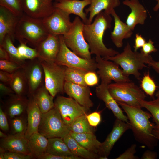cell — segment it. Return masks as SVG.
I'll list each match as a JSON object with an SVG mask.
<instances>
[{"label": "cell", "instance_id": "obj_25", "mask_svg": "<svg viewBox=\"0 0 159 159\" xmlns=\"http://www.w3.org/2000/svg\"><path fill=\"white\" fill-rule=\"evenodd\" d=\"M120 4V0H91L90 6L85 9L86 13H90L88 24H91L94 17L103 10L110 15L111 11Z\"/></svg>", "mask_w": 159, "mask_h": 159}, {"label": "cell", "instance_id": "obj_45", "mask_svg": "<svg viewBox=\"0 0 159 159\" xmlns=\"http://www.w3.org/2000/svg\"><path fill=\"white\" fill-rule=\"evenodd\" d=\"M4 159H29L33 157L9 151L3 152Z\"/></svg>", "mask_w": 159, "mask_h": 159}, {"label": "cell", "instance_id": "obj_4", "mask_svg": "<svg viewBox=\"0 0 159 159\" xmlns=\"http://www.w3.org/2000/svg\"><path fill=\"white\" fill-rule=\"evenodd\" d=\"M103 58L115 62L121 67L126 75H133L138 80H140L141 75L139 71L146 67L145 64H148L153 59L150 54L147 55L141 52L133 51L129 43L121 53Z\"/></svg>", "mask_w": 159, "mask_h": 159}, {"label": "cell", "instance_id": "obj_32", "mask_svg": "<svg viewBox=\"0 0 159 159\" xmlns=\"http://www.w3.org/2000/svg\"><path fill=\"white\" fill-rule=\"evenodd\" d=\"M13 41L10 36L7 35L0 45H1L7 52L10 57L9 60L20 65L23 68L26 63L25 60L20 55L17 48L13 44Z\"/></svg>", "mask_w": 159, "mask_h": 159}, {"label": "cell", "instance_id": "obj_30", "mask_svg": "<svg viewBox=\"0 0 159 159\" xmlns=\"http://www.w3.org/2000/svg\"><path fill=\"white\" fill-rule=\"evenodd\" d=\"M48 139V143L46 152L59 156L74 155L62 138L55 137Z\"/></svg>", "mask_w": 159, "mask_h": 159}, {"label": "cell", "instance_id": "obj_54", "mask_svg": "<svg viewBox=\"0 0 159 159\" xmlns=\"http://www.w3.org/2000/svg\"><path fill=\"white\" fill-rule=\"evenodd\" d=\"M148 64L159 74V61H156L153 59Z\"/></svg>", "mask_w": 159, "mask_h": 159}, {"label": "cell", "instance_id": "obj_7", "mask_svg": "<svg viewBox=\"0 0 159 159\" xmlns=\"http://www.w3.org/2000/svg\"><path fill=\"white\" fill-rule=\"evenodd\" d=\"M70 132L69 127L55 107L47 112L42 114L38 132L47 138L57 137L63 139Z\"/></svg>", "mask_w": 159, "mask_h": 159}, {"label": "cell", "instance_id": "obj_39", "mask_svg": "<svg viewBox=\"0 0 159 159\" xmlns=\"http://www.w3.org/2000/svg\"><path fill=\"white\" fill-rule=\"evenodd\" d=\"M20 45L17 47L19 53L24 60H30L38 58V54L36 49L32 48L28 46L26 44L20 42Z\"/></svg>", "mask_w": 159, "mask_h": 159}, {"label": "cell", "instance_id": "obj_18", "mask_svg": "<svg viewBox=\"0 0 159 159\" xmlns=\"http://www.w3.org/2000/svg\"><path fill=\"white\" fill-rule=\"evenodd\" d=\"M64 91L81 105L89 108L93 106V103L90 98L91 92L89 86L65 82Z\"/></svg>", "mask_w": 159, "mask_h": 159}, {"label": "cell", "instance_id": "obj_28", "mask_svg": "<svg viewBox=\"0 0 159 159\" xmlns=\"http://www.w3.org/2000/svg\"><path fill=\"white\" fill-rule=\"evenodd\" d=\"M33 98L42 113H46L54 107V97L49 93L44 85L33 94Z\"/></svg>", "mask_w": 159, "mask_h": 159}, {"label": "cell", "instance_id": "obj_12", "mask_svg": "<svg viewBox=\"0 0 159 159\" xmlns=\"http://www.w3.org/2000/svg\"><path fill=\"white\" fill-rule=\"evenodd\" d=\"M70 15L60 9L55 8L51 14L42 19L49 34L59 36L64 35L68 32L72 24Z\"/></svg>", "mask_w": 159, "mask_h": 159}, {"label": "cell", "instance_id": "obj_27", "mask_svg": "<svg viewBox=\"0 0 159 159\" xmlns=\"http://www.w3.org/2000/svg\"><path fill=\"white\" fill-rule=\"evenodd\" d=\"M48 139L39 132L32 134L28 138V145L32 157L37 158L46 152Z\"/></svg>", "mask_w": 159, "mask_h": 159}, {"label": "cell", "instance_id": "obj_8", "mask_svg": "<svg viewBox=\"0 0 159 159\" xmlns=\"http://www.w3.org/2000/svg\"><path fill=\"white\" fill-rule=\"evenodd\" d=\"M60 48L55 63L62 66L80 69L87 72H95L97 69L95 61L88 60L77 55L65 44L63 35H59Z\"/></svg>", "mask_w": 159, "mask_h": 159}, {"label": "cell", "instance_id": "obj_14", "mask_svg": "<svg viewBox=\"0 0 159 159\" xmlns=\"http://www.w3.org/2000/svg\"><path fill=\"white\" fill-rule=\"evenodd\" d=\"M60 44L59 35L49 34L35 48L38 58L41 61L55 62L60 49Z\"/></svg>", "mask_w": 159, "mask_h": 159}, {"label": "cell", "instance_id": "obj_31", "mask_svg": "<svg viewBox=\"0 0 159 159\" xmlns=\"http://www.w3.org/2000/svg\"><path fill=\"white\" fill-rule=\"evenodd\" d=\"M10 87L16 94L21 96L26 88H28L26 76L23 68L19 69L12 74V79L9 84Z\"/></svg>", "mask_w": 159, "mask_h": 159}, {"label": "cell", "instance_id": "obj_36", "mask_svg": "<svg viewBox=\"0 0 159 159\" xmlns=\"http://www.w3.org/2000/svg\"><path fill=\"white\" fill-rule=\"evenodd\" d=\"M19 97L13 100L10 102L8 108V113L10 117L13 118L15 116L19 115L23 112L26 104L25 100L20 97Z\"/></svg>", "mask_w": 159, "mask_h": 159}, {"label": "cell", "instance_id": "obj_49", "mask_svg": "<svg viewBox=\"0 0 159 159\" xmlns=\"http://www.w3.org/2000/svg\"><path fill=\"white\" fill-rule=\"evenodd\" d=\"M146 42L145 39L139 33H137L135 35L134 45L133 47L134 51H137L139 48L142 47Z\"/></svg>", "mask_w": 159, "mask_h": 159}, {"label": "cell", "instance_id": "obj_42", "mask_svg": "<svg viewBox=\"0 0 159 159\" xmlns=\"http://www.w3.org/2000/svg\"><path fill=\"white\" fill-rule=\"evenodd\" d=\"M85 82L89 86H95L99 82L98 77L95 72L89 71L85 73L84 77Z\"/></svg>", "mask_w": 159, "mask_h": 159}, {"label": "cell", "instance_id": "obj_15", "mask_svg": "<svg viewBox=\"0 0 159 159\" xmlns=\"http://www.w3.org/2000/svg\"><path fill=\"white\" fill-rule=\"evenodd\" d=\"M53 0H22L24 13L32 17L43 19L54 11Z\"/></svg>", "mask_w": 159, "mask_h": 159}, {"label": "cell", "instance_id": "obj_47", "mask_svg": "<svg viewBox=\"0 0 159 159\" xmlns=\"http://www.w3.org/2000/svg\"><path fill=\"white\" fill-rule=\"evenodd\" d=\"M157 51V49L154 45L153 42L151 39H149L148 42L145 43L141 49V52L147 55Z\"/></svg>", "mask_w": 159, "mask_h": 159}, {"label": "cell", "instance_id": "obj_48", "mask_svg": "<svg viewBox=\"0 0 159 159\" xmlns=\"http://www.w3.org/2000/svg\"><path fill=\"white\" fill-rule=\"evenodd\" d=\"M0 127L4 131H7L9 129L6 115L1 108H0Z\"/></svg>", "mask_w": 159, "mask_h": 159}, {"label": "cell", "instance_id": "obj_22", "mask_svg": "<svg viewBox=\"0 0 159 159\" xmlns=\"http://www.w3.org/2000/svg\"><path fill=\"white\" fill-rule=\"evenodd\" d=\"M123 4L131 9V12L128 16L126 22L132 31L138 24H144L147 17V11L138 0H125Z\"/></svg>", "mask_w": 159, "mask_h": 159}, {"label": "cell", "instance_id": "obj_51", "mask_svg": "<svg viewBox=\"0 0 159 159\" xmlns=\"http://www.w3.org/2000/svg\"><path fill=\"white\" fill-rule=\"evenodd\" d=\"M157 153L152 150H146L141 158V159H155L157 158Z\"/></svg>", "mask_w": 159, "mask_h": 159}, {"label": "cell", "instance_id": "obj_17", "mask_svg": "<svg viewBox=\"0 0 159 159\" xmlns=\"http://www.w3.org/2000/svg\"><path fill=\"white\" fill-rule=\"evenodd\" d=\"M20 17L0 6V44L7 35L14 41L16 28Z\"/></svg>", "mask_w": 159, "mask_h": 159}, {"label": "cell", "instance_id": "obj_5", "mask_svg": "<svg viewBox=\"0 0 159 159\" xmlns=\"http://www.w3.org/2000/svg\"><path fill=\"white\" fill-rule=\"evenodd\" d=\"M108 88L110 94L117 102L142 108L141 102L145 100L146 96L134 82L131 81L110 83Z\"/></svg>", "mask_w": 159, "mask_h": 159}, {"label": "cell", "instance_id": "obj_33", "mask_svg": "<svg viewBox=\"0 0 159 159\" xmlns=\"http://www.w3.org/2000/svg\"><path fill=\"white\" fill-rule=\"evenodd\" d=\"M155 96V98L152 100H143L141 104L142 107L146 109L151 115L154 128L159 129V90L156 92Z\"/></svg>", "mask_w": 159, "mask_h": 159}, {"label": "cell", "instance_id": "obj_56", "mask_svg": "<svg viewBox=\"0 0 159 159\" xmlns=\"http://www.w3.org/2000/svg\"><path fill=\"white\" fill-rule=\"evenodd\" d=\"M157 3L153 9L154 11H157L159 9V0H156Z\"/></svg>", "mask_w": 159, "mask_h": 159}, {"label": "cell", "instance_id": "obj_40", "mask_svg": "<svg viewBox=\"0 0 159 159\" xmlns=\"http://www.w3.org/2000/svg\"><path fill=\"white\" fill-rule=\"evenodd\" d=\"M23 67L17 63L10 60H0V69L10 73L12 74Z\"/></svg>", "mask_w": 159, "mask_h": 159}, {"label": "cell", "instance_id": "obj_34", "mask_svg": "<svg viewBox=\"0 0 159 159\" xmlns=\"http://www.w3.org/2000/svg\"><path fill=\"white\" fill-rule=\"evenodd\" d=\"M86 115L80 116L73 122L69 127L70 131L77 133H94L95 129L89 124Z\"/></svg>", "mask_w": 159, "mask_h": 159}, {"label": "cell", "instance_id": "obj_19", "mask_svg": "<svg viewBox=\"0 0 159 159\" xmlns=\"http://www.w3.org/2000/svg\"><path fill=\"white\" fill-rule=\"evenodd\" d=\"M108 85L101 82V84L96 87L97 97L104 102L106 107L111 110L116 119L129 122L127 116L124 114L117 102L109 92L108 88Z\"/></svg>", "mask_w": 159, "mask_h": 159}, {"label": "cell", "instance_id": "obj_29", "mask_svg": "<svg viewBox=\"0 0 159 159\" xmlns=\"http://www.w3.org/2000/svg\"><path fill=\"white\" fill-rule=\"evenodd\" d=\"M69 150L73 154L82 159L98 158L100 156L92 153L83 147L69 134L63 139Z\"/></svg>", "mask_w": 159, "mask_h": 159}, {"label": "cell", "instance_id": "obj_6", "mask_svg": "<svg viewBox=\"0 0 159 159\" xmlns=\"http://www.w3.org/2000/svg\"><path fill=\"white\" fill-rule=\"evenodd\" d=\"M84 23L78 16L72 22L69 31L63 35L67 47L80 57L88 60L93 59L89 45L83 34Z\"/></svg>", "mask_w": 159, "mask_h": 159}, {"label": "cell", "instance_id": "obj_13", "mask_svg": "<svg viewBox=\"0 0 159 159\" xmlns=\"http://www.w3.org/2000/svg\"><path fill=\"white\" fill-rule=\"evenodd\" d=\"M26 63L23 68L27 80L29 92L33 94L42 85L44 77L41 60L38 58Z\"/></svg>", "mask_w": 159, "mask_h": 159}, {"label": "cell", "instance_id": "obj_26", "mask_svg": "<svg viewBox=\"0 0 159 159\" xmlns=\"http://www.w3.org/2000/svg\"><path fill=\"white\" fill-rule=\"evenodd\" d=\"M69 134L86 149L100 156L102 143L97 140L94 133H77L70 131Z\"/></svg>", "mask_w": 159, "mask_h": 159}, {"label": "cell", "instance_id": "obj_10", "mask_svg": "<svg viewBox=\"0 0 159 159\" xmlns=\"http://www.w3.org/2000/svg\"><path fill=\"white\" fill-rule=\"evenodd\" d=\"M54 107L59 111L64 121L69 127L77 118L87 115L90 108L83 106L71 97L59 96L54 101Z\"/></svg>", "mask_w": 159, "mask_h": 159}, {"label": "cell", "instance_id": "obj_24", "mask_svg": "<svg viewBox=\"0 0 159 159\" xmlns=\"http://www.w3.org/2000/svg\"><path fill=\"white\" fill-rule=\"evenodd\" d=\"M27 112V125L25 136L28 139L32 134L38 132L42 115L39 107L33 98L28 102Z\"/></svg>", "mask_w": 159, "mask_h": 159}, {"label": "cell", "instance_id": "obj_38", "mask_svg": "<svg viewBox=\"0 0 159 159\" xmlns=\"http://www.w3.org/2000/svg\"><path fill=\"white\" fill-rule=\"evenodd\" d=\"M0 6L6 8L19 16H22L24 13L22 0H0Z\"/></svg>", "mask_w": 159, "mask_h": 159}, {"label": "cell", "instance_id": "obj_23", "mask_svg": "<svg viewBox=\"0 0 159 159\" xmlns=\"http://www.w3.org/2000/svg\"><path fill=\"white\" fill-rule=\"evenodd\" d=\"M110 15L113 17L114 21V29L111 33L110 38L117 47L121 48L123 45V39L130 37L133 34L132 31L120 20L114 9L111 11Z\"/></svg>", "mask_w": 159, "mask_h": 159}, {"label": "cell", "instance_id": "obj_57", "mask_svg": "<svg viewBox=\"0 0 159 159\" xmlns=\"http://www.w3.org/2000/svg\"><path fill=\"white\" fill-rule=\"evenodd\" d=\"M7 136L5 134L0 131V137L2 138H4L6 137Z\"/></svg>", "mask_w": 159, "mask_h": 159}, {"label": "cell", "instance_id": "obj_43", "mask_svg": "<svg viewBox=\"0 0 159 159\" xmlns=\"http://www.w3.org/2000/svg\"><path fill=\"white\" fill-rule=\"evenodd\" d=\"M137 145L133 144L124 153L120 155L116 159H136L138 158L135 155Z\"/></svg>", "mask_w": 159, "mask_h": 159}, {"label": "cell", "instance_id": "obj_50", "mask_svg": "<svg viewBox=\"0 0 159 159\" xmlns=\"http://www.w3.org/2000/svg\"><path fill=\"white\" fill-rule=\"evenodd\" d=\"M12 74L0 70V80L1 82L4 84H9L12 79Z\"/></svg>", "mask_w": 159, "mask_h": 159}, {"label": "cell", "instance_id": "obj_37", "mask_svg": "<svg viewBox=\"0 0 159 159\" xmlns=\"http://www.w3.org/2000/svg\"><path fill=\"white\" fill-rule=\"evenodd\" d=\"M140 86L143 91L151 97H153L158 86L149 73L145 74L141 80Z\"/></svg>", "mask_w": 159, "mask_h": 159}, {"label": "cell", "instance_id": "obj_52", "mask_svg": "<svg viewBox=\"0 0 159 159\" xmlns=\"http://www.w3.org/2000/svg\"><path fill=\"white\" fill-rule=\"evenodd\" d=\"M0 90L1 92L4 94H10L14 92L10 87H9L6 85L1 82L0 83Z\"/></svg>", "mask_w": 159, "mask_h": 159}, {"label": "cell", "instance_id": "obj_1", "mask_svg": "<svg viewBox=\"0 0 159 159\" xmlns=\"http://www.w3.org/2000/svg\"><path fill=\"white\" fill-rule=\"evenodd\" d=\"M117 102L127 115L135 140L149 149L153 150L157 145L158 140L153 134L155 125L150 120L152 117L151 114L141 108Z\"/></svg>", "mask_w": 159, "mask_h": 159}, {"label": "cell", "instance_id": "obj_41", "mask_svg": "<svg viewBox=\"0 0 159 159\" xmlns=\"http://www.w3.org/2000/svg\"><path fill=\"white\" fill-rule=\"evenodd\" d=\"M12 125L15 134L24 135L26 128L22 120L20 118H15L12 121Z\"/></svg>", "mask_w": 159, "mask_h": 159}, {"label": "cell", "instance_id": "obj_11", "mask_svg": "<svg viewBox=\"0 0 159 159\" xmlns=\"http://www.w3.org/2000/svg\"><path fill=\"white\" fill-rule=\"evenodd\" d=\"M95 61L98 69L97 73L101 82L109 84L112 80L116 83L131 81L129 76L126 75L119 68V65L115 62L99 56H96Z\"/></svg>", "mask_w": 159, "mask_h": 159}, {"label": "cell", "instance_id": "obj_3", "mask_svg": "<svg viewBox=\"0 0 159 159\" xmlns=\"http://www.w3.org/2000/svg\"><path fill=\"white\" fill-rule=\"evenodd\" d=\"M49 34L42 19L32 17L24 13L17 25L15 39L20 43H28L35 48Z\"/></svg>", "mask_w": 159, "mask_h": 159}, {"label": "cell", "instance_id": "obj_9", "mask_svg": "<svg viewBox=\"0 0 159 159\" xmlns=\"http://www.w3.org/2000/svg\"><path fill=\"white\" fill-rule=\"evenodd\" d=\"M44 73V85L54 97L64 91L65 69L55 62L41 61Z\"/></svg>", "mask_w": 159, "mask_h": 159}, {"label": "cell", "instance_id": "obj_55", "mask_svg": "<svg viewBox=\"0 0 159 159\" xmlns=\"http://www.w3.org/2000/svg\"><path fill=\"white\" fill-rule=\"evenodd\" d=\"M153 132L155 138L159 141V129L154 128Z\"/></svg>", "mask_w": 159, "mask_h": 159}, {"label": "cell", "instance_id": "obj_46", "mask_svg": "<svg viewBox=\"0 0 159 159\" xmlns=\"http://www.w3.org/2000/svg\"><path fill=\"white\" fill-rule=\"evenodd\" d=\"M39 159H81V158L75 155L59 156L52 155L47 152L42 155Z\"/></svg>", "mask_w": 159, "mask_h": 159}, {"label": "cell", "instance_id": "obj_21", "mask_svg": "<svg viewBox=\"0 0 159 159\" xmlns=\"http://www.w3.org/2000/svg\"><path fill=\"white\" fill-rule=\"evenodd\" d=\"M0 143L1 148L7 151L32 156L28 147V139L24 135L15 134L7 136L2 138Z\"/></svg>", "mask_w": 159, "mask_h": 159}, {"label": "cell", "instance_id": "obj_2", "mask_svg": "<svg viewBox=\"0 0 159 159\" xmlns=\"http://www.w3.org/2000/svg\"><path fill=\"white\" fill-rule=\"evenodd\" d=\"M104 11L97 15L93 22L84 24L83 34L88 43L91 54L104 58L112 57L119 53L112 48H108L104 44L103 37L105 31L111 28L112 18Z\"/></svg>", "mask_w": 159, "mask_h": 159}, {"label": "cell", "instance_id": "obj_44", "mask_svg": "<svg viewBox=\"0 0 159 159\" xmlns=\"http://www.w3.org/2000/svg\"><path fill=\"white\" fill-rule=\"evenodd\" d=\"M86 117L89 124L93 127H96L101 121L100 112H95L86 115Z\"/></svg>", "mask_w": 159, "mask_h": 159}, {"label": "cell", "instance_id": "obj_20", "mask_svg": "<svg viewBox=\"0 0 159 159\" xmlns=\"http://www.w3.org/2000/svg\"><path fill=\"white\" fill-rule=\"evenodd\" d=\"M55 8H58L69 14H75L81 18L85 24H88V19L84 8L90 5L91 0H55Z\"/></svg>", "mask_w": 159, "mask_h": 159}, {"label": "cell", "instance_id": "obj_16", "mask_svg": "<svg viewBox=\"0 0 159 159\" xmlns=\"http://www.w3.org/2000/svg\"><path fill=\"white\" fill-rule=\"evenodd\" d=\"M129 129H131V125L129 122L116 119L111 132L104 142L102 143L100 156L108 158L116 142Z\"/></svg>", "mask_w": 159, "mask_h": 159}, {"label": "cell", "instance_id": "obj_53", "mask_svg": "<svg viewBox=\"0 0 159 159\" xmlns=\"http://www.w3.org/2000/svg\"><path fill=\"white\" fill-rule=\"evenodd\" d=\"M0 60L10 59V57L7 51L1 45H0Z\"/></svg>", "mask_w": 159, "mask_h": 159}, {"label": "cell", "instance_id": "obj_35", "mask_svg": "<svg viewBox=\"0 0 159 159\" xmlns=\"http://www.w3.org/2000/svg\"><path fill=\"white\" fill-rule=\"evenodd\" d=\"M87 72L79 69L67 67L64 72L65 82L87 86L84 80V76Z\"/></svg>", "mask_w": 159, "mask_h": 159}]
</instances>
